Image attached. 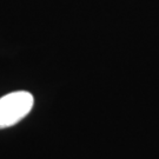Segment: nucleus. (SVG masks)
<instances>
[{
    "label": "nucleus",
    "mask_w": 159,
    "mask_h": 159,
    "mask_svg": "<svg viewBox=\"0 0 159 159\" xmlns=\"http://www.w3.org/2000/svg\"><path fill=\"white\" fill-rule=\"evenodd\" d=\"M33 96L26 91L11 92L0 98V130L16 125L31 112Z\"/></svg>",
    "instance_id": "f257e3e1"
}]
</instances>
